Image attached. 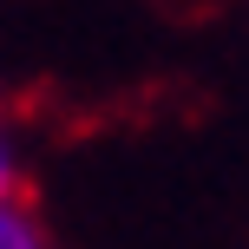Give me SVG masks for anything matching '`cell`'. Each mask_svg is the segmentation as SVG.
Segmentation results:
<instances>
[{"mask_svg":"<svg viewBox=\"0 0 249 249\" xmlns=\"http://www.w3.org/2000/svg\"><path fill=\"white\" fill-rule=\"evenodd\" d=\"M0 249H59V243H53V230L39 223V210L26 203V190L0 197Z\"/></svg>","mask_w":249,"mask_h":249,"instance_id":"cell-1","label":"cell"},{"mask_svg":"<svg viewBox=\"0 0 249 249\" xmlns=\"http://www.w3.org/2000/svg\"><path fill=\"white\" fill-rule=\"evenodd\" d=\"M20 177H26V151H20V131H13L7 105H0V197H13Z\"/></svg>","mask_w":249,"mask_h":249,"instance_id":"cell-2","label":"cell"}]
</instances>
